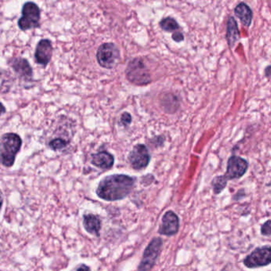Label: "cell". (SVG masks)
<instances>
[{"instance_id":"cell-19","label":"cell","mask_w":271,"mask_h":271,"mask_svg":"<svg viewBox=\"0 0 271 271\" xmlns=\"http://www.w3.org/2000/svg\"><path fill=\"white\" fill-rule=\"evenodd\" d=\"M67 144H68V142L59 138V139H54V140H52L49 143V147L53 151H59V150L63 149L64 147H65Z\"/></svg>"},{"instance_id":"cell-18","label":"cell","mask_w":271,"mask_h":271,"mask_svg":"<svg viewBox=\"0 0 271 271\" xmlns=\"http://www.w3.org/2000/svg\"><path fill=\"white\" fill-rule=\"evenodd\" d=\"M228 181L224 175L215 177L212 181V186H213L214 193L220 194L222 192L224 188H226Z\"/></svg>"},{"instance_id":"cell-16","label":"cell","mask_w":271,"mask_h":271,"mask_svg":"<svg viewBox=\"0 0 271 271\" xmlns=\"http://www.w3.org/2000/svg\"><path fill=\"white\" fill-rule=\"evenodd\" d=\"M240 38L237 22L235 18L230 16L227 23L226 38L230 49H232L234 45L239 41Z\"/></svg>"},{"instance_id":"cell-7","label":"cell","mask_w":271,"mask_h":271,"mask_svg":"<svg viewBox=\"0 0 271 271\" xmlns=\"http://www.w3.org/2000/svg\"><path fill=\"white\" fill-rule=\"evenodd\" d=\"M243 264L249 269L262 267L271 264V247H258L243 260Z\"/></svg>"},{"instance_id":"cell-10","label":"cell","mask_w":271,"mask_h":271,"mask_svg":"<svg viewBox=\"0 0 271 271\" xmlns=\"http://www.w3.org/2000/svg\"><path fill=\"white\" fill-rule=\"evenodd\" d=\"M180 220L174 212L168 211L162 217V224L158 229V233L162 236H174L178 232Z\"/></svg>"},{"instance_id":"cell-25","label":"cell","mask_w":271,"mask_h":271,"mask_svg":"<svg viewBox=\"0 0 271 271\" xmlns=\"http://www.w3.org/2000/svg\"><path fill=\"white\" fill-rule=\"evenodd\" d=\"M2 107H3V112H2V113L4 114V111H5V109H4V105H2Z\"/></svg>"},{"instance_id":"cell-3","label":"cell","mask_w":271,"mask_h":271,"mask_svg":"<svg viewBox=\"0 0 271 271\" xmlns=\"http://www.w3.org/2000/svg\"><path fill=\"white\" fill-rule=\"evenodd\" d=\"M126 79L136 85H146L151 83V76L143 59L140 57L132 59L126 66Z\"/></svg>"},{"instance_id":"cell-2","label":"cell","mask_w":271,"mask_h":271,"mask_svg":"<svg viewBox=\"0 0 271 271\" xmlns=\"http://www.w3.org/2000/svg\"><path fill=\"white\" fill-rule=\"evenodd\" d=\"M23 141L19 134L6 133L1 139V158L3 166L12 167L15 164V158L21 150Z\"/></svg>"},{"instance_id":"cell-5","label":"cell","mask_w":271,"mask_h":271,"mask_svg":"<svg viewBox=\"0 0 271 271\" xmlns=\"http://www.w3.org/2000/svg\"><path fill=\"white\" fill-rule=\"evenodd\" d=\"M40 19L41 11L39 7L35 3L27 2L23 4L22 17L18 21V26L23 31L38 28L40 26Z\"/></svg>"},{"instance_id":"cell-15","label":"cell","mask_w":271,"mask_h":271,"mask_svg":"<svg viewBox=\"0 0 271 271\" xmlns=\"http://www.w3.org/2000/svg\"><path fill=\"white\" fill-rule=\"evenodd\" d=\"M84 228L88 233L93 236H100L101 230V221L96 215L85 214L83 217Z\"/></svg>"},{"instance_id":"cell-6","label":"cell","mask_w":271,"mask_h":271,"mask_svg":"<svg viewBox=\"0 0 271 271\" xmlns=\"http://www.w3.org/2000/svg\"><path fill=\"white\" fill-rule=\"evenodd\" d=\"M162 245L163 241L159 237L154 238L150 242L144 250L143 258L138 266L137 271H151L153 269L160 255Z\"/></svg>"},{"instance_id":"cell-13","label":"cell","mask_w":271,"mask_h":271,"mask_svg":"<svg viewBox=\"0 0 271 271\" xmlns=\"http://www.w3.org/2000/svg\"><path fill=\"white\" fill-rule=\"evenodd\" d=\"M10 64L14 69L15 73H17L22 78L27 80H30L32 78L33 70L30 67L28 60L21 57L12 58Z\"/></svg>"},{"instance_id":"cell-4","label":"cell","mask_w":271,"mask_h":271,"mask_svg":"<svg viewBox=\"0 0 271 271\" xmlns=\"http://www.w3.org/2000/svg\"><path fill=\"white\" fill-rule=\"evenodd\" d=\"M96 60L103 68L111 70L120 60V51L112 42L102 44L96 52Z\"/></svg>"},{"instance_id":"cell-24","label":"cell","mask_w":271,"mask_h":271,"mask_svg":"<svg viewBox=\"0 0 271 271\" xmlns=\"http://www.w3.org/2000/svg\"><path fill=\"white\" fill-rule=\"evenodd\" d=\"M264 74H265V78L271 79V64L265 67V70H264Z\"/></svg>"},{"instance_id":"cell-23","label":"cell","mask_w":271,"mask_h":271,"mask_svg":"<svg viewBox=\"0 0 271 271\" xmlns=\"http://www.w3.org/2000/svg\"><path fill=\"white\" fill-rule=\"evenodd\" d=\"M73 271H91V268L85 264H80L77 267L74 268Z\"/></svg>"},{"instance_id":"cell-11","label":"cell","mask_w":271,"mask_h":271,"mask_svg":"<svg viewBox=\"0 0 271 271\" xmlns=\"http://www.w3.org/2000/svg\"><path fill=\"white\" fill-rule=\"evenodd\" d=\"M52 54H53V46H52L50 40H40L36 47L35 54H34L36 62L40 65L45 67L50 61Z\"/></svg>"},{"instance_id":"cell-22","label":"cell","mask_w":271,"mask_h":271,"mask_svg":"<svg viewBox=\"0 0 271 271\" xmlns=\"http://www.w3.org/2000/svg\"><path fill=\"white\" fill-rule=\"evenodd\" d=\"M172 38H173L174 42H183L185 39V36L180 31H177V32L173 33V35H172Z\"/></svg>"},{"instance_id":"cell-9","label":"cell","mask_w":271,"mask_h":271,"mask_svg":"<svg viewBox=\"0 0 271 271\" xmlns=\"http://www.w3.org/2000/svg\"><path fill=\"white\" fill-rule=\"evenodd\" d=\"M151 155L144 144H137L128 155L130 166L136 170H144L151 162Z\"/></svg>"},{"instance_id":"cell-17","label":"cell","mask_w":271,"mask_h":271,"mask_svg":"<svg viewBox=\"0 0 271 271\" xmlns=\"http://www.w3.org/2000/svg\"><path fill=\"white\" fill-rule=\"evenodd\" d=\"M159 26L166 32H177L180 29V25L175 19L172 17H166L162 19L159 23Z\"/></svg>"},{"instance_id":"cell-20","label":"cell","mask_w":271,"mask_h":271,"mask_svg":"<svg viewBox=\"0 0 271 271\" xmlns=\"http://www.w3.org/2000/svg\"><path fill=\"white\" fill-rule=\"evenodd\" d=\"M261 234L264 236H269L271 235V220L266 221L261 227Z\"/></svg>"},{"instance_id":"cell-14","label":"cell","mask_w":271,"mask_h":271,"mask_svg":"<svg viewBox=\"0 0 271 271\" xmlns=\"http://www.w3.org/2000/svg\"><path fill=\"white\" fill-rule=\"evenodd\" d=\"M234 12L236 17L240 20V23L243 26L247 28L250 27L252 23L253 12L247 4L243 2L239 3L235 8Z\"/></svg>"},{"instance_id":"cell-8","label":"cell","mask_w":271,"mask_h":271,"mask_svg":"<svg viewBox=\"0 0 271 271\" xmlns=\"http://www.w3.org/2000/svg\"><path fill=\"white\" fill-rule=\"evenodd\" d=\"M248 167L249 163L246 159L236 155H232L228 158L227 171L224 174V177L228 181L241 178L247 173Z\"/></svg>"},{"instance_id":"cell-21","label":"cell","mask_w":271,"mask_h":271,"mask_svg":"<svg viewBox=\"0 0 271 271\" xmlns=\"http://www.w3.org/2000/svg\"><path fill=\"white\" fill-rule=\"evenodd\" d=\"M120 121L121 123L123 126H128V125L130 124V122L132 121L131 115H130V113H127V112H123L122 115H121Z\"/></svg>"},{"instance_id":"cell-12","label":"cell","mask_w":271,"mask_h":271,"mask_svg":"<svg viewBox=\"0 0 271 271\" xmlns=\"http://www.w3.org/2000/svg\"><path fill=\"white\" fill-rule=\"evenodd\" d=\"M92 164L102 170H109L113 166L115 158L111 153L100 151L92 155Z\"/></svg>"},{"instance_id":"cell-1","label":"cell","mask_w":271,"mask_h":271,"mask_svg":"<svg viewBox=\"0 0 271 271\" xmlns=\"http://www.w3.org/2000/svg\"><path fill=\"white\" fill-rule=\"evenodd\" d=\"M136 177L126 174H112L102 179L96 188V195L106 201L122 200L132 192Z\"/></svg>"}]
</instances>
